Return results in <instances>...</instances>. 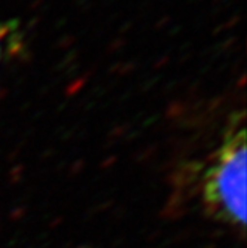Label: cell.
I'll use <instances>...</instances> for the list:
<instances>
[{"mask_svg": "<svg viewBox=\"0 0 247 248\" xmlns=\"http://www.w3.org/2000/svg\"><path fill=\"white\" fill-rule=\"evenodd\" d=\"M247 149L244 125L232 126L204 178V201L213 216L234 228L246 224Z\"/></svg>", "mask_w": 247, "mask_h": 248, "instance_id": "6da1fadb", "label": "cell"}, {"mask_svg": "<svg viewBox=\"0 0 247 248\" xmlns=\"http://www.w3.org/2000/svg\"><path fill=\"white\" fill-rule=\"evenodd\" d=\"M19 48V27L15 21H0V62Z\"/></svg>", "mask_w": 247, "mask_h": 248, "instance_id": "7a4b0ae2", "label": "cell"}]
</instances>
